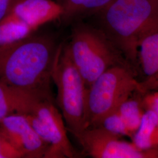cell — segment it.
Masks as SVG:
<instances>
[{
  "instance_id": "6da1fadb",
  "label": "cell",
  "mask_w": 158,
  "mask_h": 158,
  "mask_svg": "<svg viewBox=\"0 0 158 158\" xmlns=\"http://www.w3.org/2000/svg\"><path fill=\"white\" fill-rule=\"evenodd\" d=\"M59 46L49 36L32 34L0 52V80L52 100V71Z\"/></svg>"
},
{
  "instance_id": "7a4b0ae2",
  "label": "cell",
  "mask_w": 158,
  "mask_h": 158,
  "mask_svg": "<svg viewBox=\"0 0 158 158\" xmlns=\"http://www.w3.org/2000/svg\"><path fill=\"white\" fill-rule=\"evenodd\" d=\"M89 18L134 67L141 41L158 29V1L113 0Z\"/></svg>"
},
{
  "instance_id": "3957f363",
  "label": "cell",
  "mask_w": 158,
  "mask_h": 158,
  "mask_svg": "<svg viewBox=\"0 0 158 158\" xmlns=\"http://www.w3.org/2000/svg\"><path fill=\"white\" fill-rule=\"evenodd\" d=\"M67 46L70 58L89 88L102 74L117 66H132L100 29L77 21Z\"/></svg>"
},
{
  "instance_id": "277c9868",
  "label": "cell",
  "mask_w": 158,
  "mask_h": 158,
  "mask_svg": "<svg viewBox=\"0 0 158 158\" xmlns=\"http://www.w3.org/2000/svg\"><path fill=\"white\" fill-rule=\"evenodd\" d=\"M133 68L117 66L102 74L88 88L87 128L98 127L107 115L135 93H145Z\"/></svg>"
},
{
  "instance_id": "5b68a950",
  "label": "cell",
  "mask_w": 158,
  "mask_h": 158,
  "mask_svg": "<svg viewBox=\"0 0 158 158\" xmlns=\"http://www.w3.org/2000/svg\"><path fill=\"white\" fill-rule=\"evenodd\" d=\"M57 88V102L67 125L74 136L87 128L88 88L72 62L67 46H59L52 71Z\"/></svg>"
},
{
  "instance_id": "8992f818",
  "label": "cell",
  "mask_w": 158,
  "mask_h": 158,
  "mask_svg": "<svg viewBox=\"0 0 158 158\" xmlns=\"http://www.w3.org/2000/svg\"><path fill=\"white\" fill-rule=\"evenodd\" d=\"M23 115L40 137L49 145L46 158L78 156L68 138L62 114L52 100H40L29 113Z\"/></svg>"
},
{
  "instance_id": "52a82bcc",
  "label": "cell",
  "mask_w": 158,
  "mask_h": 158,
  "mask_svg": "<svg viewBox=\"0 0 158 158\" xmlns=\"http://www.w3.org/2000/svg\"><path fill=\"white\" fill-rule=\"evenodd\" d=\"M74 136L92 158H158V150L141 149L102 126L87 128Z\"/></svg>"
},
{
  "instance_id": "ba28073f",
  "label": "cell",
  "mask_w": 158,
  "mask_h": 158,
  "mask_svg": "<svg viewBox=\"0 0 158 158\" xmlns=\"http://www.w3.org/2000/svg\"><path fill=\"white\" fill-rule=\"evenodd\" d=\"M0 131L23 158H45L49 148L22 114L8 115L0 121Z\"/></svg>"
},
{
  "instance_id": "9c48e42d",
  "label": "cell",
  "mask_w": 158,
  "mask_h": 158,
  "mask_svg": "<svg viewBox=\"0 0 158 158\" xmlns=\"http://www.w3.org/2000/svg\"><path fill=\"white\" fill-rule=\"evenodd\" d=\"M62 7L56 0H19L8 14L37 30L45 23L60 19Z\"/></svg>"
},
{
  "instance_id": "30bf717a",
  "label": "cell",
  "mask_w": 158,
  "mask_h": 158,
  "mask_svg": "<svg viewBox=\"0 0 158 158\" xmlns=\"http://www.w3.org/2000/svg\"><path fill=\"white\" fill-rule=\"evenodd\" d=\"M44 99L49 98L0 80V121L12 114L29 113L38 102Z\"/></svg>"
},
{
  "instance_id": "8fae6325",
  "label": "cell",
  "mask_w": 158,
  "mask_h": 158,
  "mask_svg": "<svg viewBox=\"0 0 158 158\" xmlns=\"http://www.w3.org/2000/svg\"><path fill=\"white\" fill-rule=\"evenodd\" d=\"M138 62L143 74L145 93L158 90V29L143 38L138 46Z\"/></svg>"
},
{
  "instance_id": "7c38bea8",
  "label": "cell",
  "mask_w": 158,
  "mask_h": 158,
  "mask_svg": "<svg viewBox=\"0 0 158 158\" xmlns=\"http://www.w3.org/2000/svg\"><path fill=\"white\" fill-rule=\"evenodd\" d=\"M113 0H60L62 7L61 18L72 22L89 18L107 6Z\"/></svg>"
},
{
  "instance_id": "4fadbf2b",
  "label": "cell",
  "mask_w": 158,
  "mask_h": 158,
  "mask_svg": "<svg viewBox=\"0 0 158 158\" xmlns=\"http://www.w3.org/2000/svg\"><path fill=\"white\" fill-rule=\"evenodd\" d=\"M36 31L27 23L8 14L0 21V52L28 38Z\"/></svg>"
},
{
  "instance_id": "5bb4252c",
  "label": "cell",
  "mask_w": 158,
  "mask_h": 158,
  "mask_svg": "<svg viewBox=\"0 0 158 158\" xmlns=\"http://www.w3.org/2000/svg\"><path fill=\"white\" fill-rule=\"evenodd\" d=\"M131 141L142 150H158V117L153 111H145Z\"/></svg>"
},
{
  "instance_id": "9a60e30c",
  "label": "cell",
  "mask_w": 158,
  "mask_h": 158,
  "mask_svg": "<svg viewBox=\"0 0 158 158\" xmlns=\"http://www.w3.org/2000/svg\"><path fill=\"white\" fill-rule=\"evenodd\" d=\"M117 111L124 120L134 136L141 124L146 111L142 105L141 97L139 98L130 97L119 106Z\"/></svg>"
},
{
  "instance_id": "2e32d148",
  "label": "cell",
  "mask_w": 158,
  "mask_h": 158,
  "mask_svg": "<svg viewBox=\"0 0 158 158\" xmlns=\"http://www.w3.org/2000/svg\"><path fill=\"white\" fill-rule=\"evenodd\" d=\"M100 126L115 134L128 136L131 139L133 138V135L130 132L124 120L117 110L104 119Z\"/></svg>"
},
{
  "instance_id": "e0dca14e",
  "label": "cell",
  "mask_w": 158,
  "mask_h": 158,
  "mask_svg": "<svg viewBox=\"0 0 158 158\" xmlns=\"http://www.w3.org/2000/svg\"><path fill=\"white\" fill-rule=\"evenodd\" d=\"M23 158V155L0 131V158Z\"/></svg>"
},
{
  "instance_id": "ac0fdd59",
  "label": "cell",
  "mask_w": 158,
  "mask_h": 158,
  "mask_svg": "<svg viewBox=\"0 0 158 158\" xmlns=\"http://www.w3.org/2000/svg\"><path fill=\"white\" fill-rule=\"evenodd\" d=\"M142 105L145 110H151L158 117V90L149 91L141 94Z\"/></svg>"
},
{
  "instance_id": "d6986e66",
  "label": "cell",
  "mask_w": 158,
  "mask_h": 158,
  "mask_svg": "<svg viewBox=\"0 0 158 158\" xmlns=\"http://www.w3.org/2000/svg\"><path fill=\"white\" fill-rule=\"evenodd\" d=\"M19 0H0V21L11 11Z\"/></svg>"
},
{
  "instance_id": "ffe728a7",
  "label": "cell",
  "mask_w": 158,
  "mask_h": 158,
  "mask_svg": "<svg viewBox=\"0 0 158 158\" xmlns=\"http://www.w3.org/2000/svg\"><path fill=\"white\" fill-rule=\"evenodd\" d=\"M56 1H57V2H59V1H60V0H56Z\"/></svg>"
},
{
  "instance_id": "44dd1931",
  "label": "cell",
  "mask_w": 158,
  "mask_h": 158,
  "mask_svg": "<svg viewBox=\"0 0 158 158\" xmlns=\"http://www.w3.org/2000/svg\"><path fill=\"white\" fill-rule=\"evenodd\" d=\"M156 1H158V0H156Z\"/></svg>"
}]
</instances>
